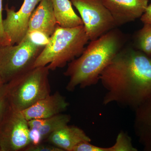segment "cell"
<instances>
[{
    "label": "cell",
    "instance_id": "obj_1",
    "mask_svg": "<svg viewBox=\"0 0 151 151\" xmlns=\"http://www.w3.org/2000/svg\"><path fill=\"white\" fill-rule=\"evenodd\" d=\"M100 81L106 90L103 105L115 103L134 111L151 97V56L136 48L121 50Z\"/></svg>",
    "mask_w": 151,
    "mask_h": 151
},
{
    "label": "cell",
    "instance_id": "obj_2",
    "mask_svg": "<svg viewBox=\"0 0 151 151\" xmlns=\"http://www.w3.org/2000/svg\"><path fill=\"white\" fill-rule=\"evenodd\" d=\"M121 35L112 29L91 41L82 54L68 63L64 75L69 78L66 89L73 92L96 85L101 73L121 50Z\"/></svg>",
    "mask_w": 151,
    "mask_h": 151
},
{
    "label": "cell",
    "instance_id": "obj_3",
    "mask_svg": "<svg viewBox=\"0 0 151 151\" xmlns=\"http://www.w3.org/2000/svg\"><path fill=\"white\" fill-rule=\"evenodd\" d=\"M89 40L84 25L73 28L57 24L49 42L38 55L34 68L47 65L50 70L64 67L80 56Z\"/></svg>",
    "mask_w": 151,
    "mask_h": 151
},
{
    "label": "cell",
    "instance_id": "obj_4",
    "mask_svg": "<svg viewBox=\"0 0 151 151\" xmlns=\"http://www.w3.org/2000/svg\"><path fill=\"white\" fill-rule=\"evenodd\" d=\"M49 70L47 65L34 68L7 83L11 107L22 111L50 94Z\"/></svg>",
    "mask_w": 151,
    "mask_h": 151
},
{
    "label": "cell",
    "instance_id": "obj_5",
    "mask_svg": "<svg viewBox=\"0 0 151 151\" xmlns=\"http://www.w3.org/2000/svg\"><path fill=\"white\" fill-rule=\"evenodd\" d=\"M44 48L32 43L26 37L17 44L0 46V77L4 83H8L34 68Z\"/></svg>",
    "mask_w": 151,
    "mask_h": 151
},
{
    "label": "cell",
    "instance_id": "obj_6",
    "mask_svg": "<svg viewBox=\"0 0 151 151\" xmlns=\"http://www.w3.org/2000/svg\"><path fill=\"white\" fill-rule=\"evenodd\" d=\"M81 15L89 40L97 39L116 26L103 0H70Z\"/></svg>",
    "mask_w": 151,
    "mask_h": 151
},
{
    "label": "cell",
    "instance_id": "obj_7",
    "mask_svg": "<svg viewBox=\"0 0 151 151\" xmlns=\"http://www.w3.org/2000/svg\"><path fill=\"white\" fill-rule=\"evenodd\" d=\"M28 121L10 106L0 123V151H22L30 144Z\"/></svg>",
    "mask_w": 151,
    "mask_h": 151
},
{
    "label": "cell",
    "instance_id": "obj_8",
    "mask_svg": "<svg viewBox=\"0 0 151 151\" xmlns=\"http://www.w3.org/2000/svg\"><path fill=\"white\" fill-rule=\"evenodd\" d=\"M42 0H24L19 10L16 12L14 7L6 6V17L3 19L4 31L11 42V45L19 43L27 32L30 17L38 4Z\"/></svg>",
    "mask_w": 151,
    "mask_h": 151
},
{
    "label": "cell",
    "instance_id": "obj_9",
    "mask_svg": "<svg viewBox=\"0 0 151 151\" xmlns=\"http://www.w3.org/2000/svg\"><path fill=\"white\" fill-rule=\"evenodd\" d=\"M116 26L141 18L148 6V0H103Z\"/></svg>",
    "mask_w": 151,
    "mask_h": 151
},
{
    "label": "cell",
    "instance_id": "obj_10",
    "mask_svg": "<svg viewBox=\"0 0 151 151\" xmlns=\"http://www.w3.org/2000/svg\"><path fill=\"white\" fill-rule=\"evenodd\" d=\"M68 106L69 103L65 97L59 92H56L19 112L22 117L28 121L55 116L66 111Z\"/></svg>",
    "mask_w": 151,
    "mask_h": 151
},
{
    "label": "cell",
    "instance_id": "obj_11",
    "mask_svg": "<svg viewBox=\"0 0 151 151\" xmlns=\"http://www.w3.org/2000/svg\"><path fill=\"white\" fill-rule=\"evenodd\" d=\"M57 25L51 0H42L30 17L27 32L39 31L50 37Z\"/></svg>",
    "mask_w": 151,
    "mask_h": 151
},
{
    "label": "cell",
    "instance_id": "obj_12",
    "mask_svg": "<svg viewBox=\"0 0 151 151\" xmlns=\"http://www.w3.org/2000/svg\"><path fill=\"white\" fill-rule=\"evenodd\" d=\"M45 142L63 151H72L78 144L82 142H91V139L79 127L68 124L53 132Z\"/></svg>",
    "mask_w": 151,
    "mask_h": 151
},
{
    "label": "cell",
    "instance_id": "obj_13",
    "mask_svg": "<svg viewBox=\"0 0 151 151\" xmlns=\"http://www.w3.org/2000/svg\"><path fill=\"white\" fill-rule=\"evenodd\" d=\"M134 129L144 150L151 151V97L134 111Z\"/></svg>",
    "mask_w": 151,
    "mask_h": 151
},
{
    "label": "cell",
    "instance_id": "obj_14",
    "mask_svg": "<svg viewBox=\"0 0 151 151\" xmlns=\"http://www.w3.org/2000/svg\"><path fill=\"white\" fill-rule=\"evenodd\" d=\"M57 24L64 28L83 25V21L73 10L70 0H51Z\"/></svg>",
    "mask_w": 151,
    "mask_h": 151
},
{
    "label": "cell",
    "instance_id": "obj_15",
    "mask_svg": "<svg viewBox=\"0 0 151 151\" xmlns=\"http://www.w3.org/2000/svg\"><path fill=\"white\" fill-rule=\"evenodd\" d=\"M70 120V115L61 113L46 119L29 120L28 121V124L29 129L37 130L43 142H45L50 135L61 127L68 125Z\"/></svg>",
    "mask_w": 151,
    "mask_h": 151
},
{
    "label": "cell",
    "instance_id": "obj_16",
    "mask_svg": "<svg viewBox=\"0 0 151 151\" xmlns=\"http://www.w3.org/2000/svg\"><path fill=\"white\" fill-rule=\"evenodd\" d=\"M144 24L135 35V46L136 49L151 56V24Z\"/></svg>",
    "mask_w": 151,
    "mask_h": 151
},
{
    "label": "cell",
    "instance_id": "obj_17",
    "mask_svg": "<svg viewBox=\"0 0 151 151\" xmlns=\"http://www.w3.org/2000/svg\"><path fill=\"white\" fill-rule=\"evenodd\" d=\"M132 144L131 137L128 133L122 131L118 134L116 142L109 147H102V151H137Z\"/></svg>",
    "mask_w": 151,
    "mask_h": 151
},
{
    "label": "cell",
    "instance_id": "obj_18",
    "mask_svg": "<svg viewBox=\"0 0 151 151\" xmlns=\"http://www.w3.org/2000/svg\"><path fill=\"white\" fill-rule=\"evenodd\" d=\"M25 37L32 43L41 47H45L49 42L50 37L39 31L27 32Z\"/></svg>",
    "mask_w": 151,
    "mask_h": 151
},
{
    "label": "cell",
    "instance_id": "obj_19",
    "mask_svg": "<svg viewBox=\"0 0 151 151\" xmlns=\"http://www.w3.org/2000/svg\"><path fill=\"white\" fill-rule=\"evenodd\" d=\"M8 96L7 84L0 85V123L10 107Z\"/></svg>",
    "mask_w": 151,
    "mask_h": 151
},
{
    "label": "cell",
    "instance_id": "obj_20",
    "mask_svg": "<svg viewBox=\"0 0 151 151\" xmlns=\"http://www.w3.org/2000/svg\"><path fill=\"white\" fill-rule=\"evenodd\" d=\"M22 151H63L61 149L51 145L43 144L42 143L37 145H29L25 148Z\"/></svg>",
    "mask_w": 151,
    "mask_h": 151
},
{
    "label": "cell",
    "instance_id": "obj_21",
    "mask_svg": "<svg viewBox=\"0 0 151 151\" xmlns=\"http://www.w3.org/2000/svg\"><path fill=\"white\" fill-rule=\"evenodd\" d=\"M2 12L3 0H0V46H5L11 45V42L3 28Z\"/></svg>",
    "mask_w": 151,
    "mask_h": 151
},
{
    "label": "cell",
    "instance_id": "obj_22",
    "mask_svg": "<svg viewBox=\"0 0 151 151\" xmlns=\"http://www.w3.org/2000/svg\"><path fill=\"white\" fill-rule=\"evenodd\" d=\"M29 138L30 141V145H37L43 142L40 134L35 129H29Z\"/></svg>",
    "mask_w": 151,
    "mask_h": 151
},
{
    "label": "cell",
    "instance_id": "obj_23",
    "mask_svg": "<svg viewBox=\"0 0 151 151\" xmlns=\"http://www.w3.org/2000/svg\"><path fill=\"white\" fill-rule=\"evenodd\" d=\"M140 19L144 24H151V4L148 5L145 12L141 17Z\"/></svg>",
    "mask_w": 151,
    "mask_h": 151
},
{
    "label": "cell",
    "instance_id": "obj_24",
    "mask_svg": "<svg viewBox=\"0 0 151 151\" xmlns=\"http://www.w3.org/2000/svg\"><path fill=\"white\" fill-rule=\"evenodd\" d=\"M4 84L3 82L2 79H1V78L0 77V85H2V84Z\"/></svg>",
    "mask_w": 151,
    "mask_h": 151
}]
</instances>
